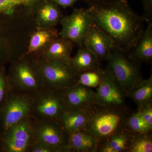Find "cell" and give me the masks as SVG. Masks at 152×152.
<instances>
[{
  "label": "cell",
  "instance_id": "obj_24",
  "mask_svg": "<svg viewBox=\"0 0 152 152\" xmlns=\"http://www.w3.org/2000/svg\"><path fill=\"white\" fill-rule=\"evenodd\" d=\"M131 133L128 152H152V132L147 134Z\"/></svg>",
  "mask_w": 152,
  "mask_h": 152
},
{
  "label": "cell",
  "instance_id": "obj_13",
  "mask_svg": "<svg viewBox=\"0 0 152 152\" xmlns=\"http://www.w3.org/2000/svg\"><path fill=\"white\" fill-rule=\"evenodd\" d=\"M83 45L96 55L101 62L107 61L114 48L111 39L94 22L85 37Z\"/></svg>",
  "mask_w": 152,
  "mask_h": 152
},
{
  "label": "cell",
  "instance_id": "obj_21",
  "mask_svg": "<svg viewBox=\"0 0 152 152\" xmlns=\"http://www.w3.org/2000/svg\"><path fill=\"white\" fill-rule=\"evenodd\" d=\"M130 137V132L124 127L103 143L99 152H128Z\"/></svg>",
  "mask_w": 152,
  "mask_h": 152
},
{
  "label": "cell",
  "instance_id": "obj_30",
  "mask_svg": "<svg viewBox=\"0 0 152 152\" xmlns=\"http://www.w3.org/2000/svg\"><path fill=\"white\" fill-rule=\"evenodd\" d=\"M30 152H62V151L61 150L58 148L35 142L31 148Z\"/></svg>",
  "mask_w": 152,
  "mask_h": 152
},
{
  "label": "cell",
  "instance_id": "obj_2",
  "mask_svg": "<svg viewBox=\"0 0 152 152\" xmlns=\"http://www.w3.org/2000/svg\"><path fill=\"white\" fill-rule=\"evenodd\" d=\"M11 91L32 98L45 88L35 58L20 56L12 63L7 75Z\"/></svg>",
  "mask_w": 152,
  "mask_h": 152
},
{
  "label": "cell",
  "instance_id": "obj_3",
  "mask_svg": "<svg viewBox=\"0 0 152 152\" xmlns=\"http://www.w3.org/2000/svg\"><path fill=\"white\" fill-rule=\"evenodd\" d=\"M86 112L89 121L84 130L94 136L101 145L124 127L126 119L130 113L128 109L110 108L98 105Z\"/></svg>",
  "mask_w": 152,
  "mask_h": 152
},
{
  "label": "cell",
  "instance_id": "obj_11",
  "mask_svg": "<svg viewBox=\"0 0 152 152\" xmlns=\"http://www.w3.org/2000/svg\"><path fill=\"white\" fill-rule=\"evenodd\" d=\"M33 134L35 142L71 152L68 148L69 134L59 123L34 120Z\"/></svg>",
  "mask_w": 152,
  "mask_h": 152
},
{
  "label": "cell",
  "instance_id": "obj_33",
  "mask_svg": "<svg viewBox=\"0 0 152 152\" xmlns=\"http://www.w3.org/2000/svg\"><path fill=\"white\" fill-rule=\"evenodd\" d=\"M0 134H1V133H0Z\"/></svg>",
  "mask_w": 152,
  "mask_h": 152
},
{
  "label": "cell",
  "instance_id": "obj_19",
  "mask_svg": "<svg viewBox=\"0 0 152 152\" xmlns=\"http://www.w3.org/2000/svg\"><path fill=\"white\" fill-rule=\"evenodd\" d=\"M73 45L71 41L59 36L52 41L39 57L45 60H59L69 63Z\"/></svg>",
  "mask_w": 152,
  "mask_h": 152
},
{
  "label": "cell",
  "instance_id": "obj_23",
  "mask_svg": "<svg viewBox=\"0 0 152 152\" xmlns=\"http://www.w3.org/2000/svg\"><path fill=\"white\" fill-rule=\"evenodd\" d=\"M127 97L132 99L141 108L147 104L152 102V76L142 81L128 94Z\"/></svg>",
  "mask_w": 152,
  "mask_h": 152
},
{
  "label": "cell",
  "instance_id": "obj_28",
  "mask_svg": "<svg viewBox=\"0 0 152 152\" xmlns=\"http://www.w3.org/2000/svg\"><path fill=\"white\" fill-rule=\"evenodd\" d=\"M138 111L144 121L152 128V102L147 104Z\"/></svg>",
  "mask_w": 152,
  "mask_h": 152
},
{
  "label": "cell",
  "instance_id": "obj_14",
  "mask_svg": "<svg viewBox=\"0 0 152 152\" xmlns=\"http://www.w3.org/2000/svg\"><path fill=\"white\" fill-rule=\"evenodd\" d=\"M58 37L59 34L54 27H38L31 36L27 50L21 56H40L52 41Z\"/></svg>",
  "mask_w": 152,
  "mask_h": 152
},
{
  "label": "cell",
  "instance_id": "obj_25",
  "mask_svg": "<svg viewBox=\"0 0 152 152\" xmlns=\"http://www.w3.org/2000/svg\"><path fill=\"white\" fill-rule=\"evenodd\" d=\"M124 127L135 134H147L152 130V128L144 121L138 110L133 113H129L126 119Z\"/></svg>",
  "mask_w": 152,
  "mask_h": 152
},
{
  "label": "cell",
  "instance_id": "obj_15",
  "mask_svg": "<svg viewBox=\"0 0 152 152\" xmlns=\"http://www.w3.org/2000/svg\"><path fill=\"white\" fill-rule=\"evenodd\" d=\"M59 6L51 0H44L36 11L38 27H55L64 17Z\"/></svg>",
  "mask_w": 152,
  "mask_h": 152
},
{
  "label": "cell",
  "instance_id": "obj_16",
  "mask_svg": "<svg viewBox=\"0 0 152 152\" xmlns=\"http://www.w3.org/2000/svg\"><path fill=\"white\" fill-rule=\"evenodd\" d=\"M70 64L78 74L91 71H99L102 69L97 56L83 46L79 47L75 56L71 58Z\"/></svg>",
  "mask_w": 152,
  "mask_h": 152
},
{
  "label": "cell",
  "instance_id": "obj_4",
  "mask_svg": "<svg viewBox=\"0 0 152 152\" xmlns=\"http://www.w3.org/2000/svg\"><path fill=\"white\" fill-rule=\"evenodd\" d=\"M107 69L126 97L143 80L140 64L132 59L128 53L114 48L107 60Z\"/></svg>",
  "mask_w": 152,
  "mask_h": 152
},
{
  "label": "cell",
  "instance_id": "obj_27",
  "mask_svg": "<svg viewBox=\"0 0 152 152\" xmlns=\"http://www.w3.org/2000/svg\"><path fill=\"white\" fill-rule=\"evenodd\" d=\"M10 91L7 75L3 66L0 68V108Z\"/></svg>",
  "mask_w": 152,
  "mask_h": 152
},
{
  "label": "cell",
  "instance_id": "obj_29",
  "mask_svg": "<svg viewBox=\"0 0 152 152\" xmlns=\"http://www.w3.org/2000/svg\"><path fill=\"white\" fill-rule=\"evenodd\" d=\"M143 7V18L147 23L152 24V0H141Z\"/></svg>",
  "mask_w": 152,
  "mask_h": 152
},
{
  "label": "cell",
  "instance_id": "obj_31",
  "mask_svg": "<svg viewBox=\"0 0 152 152\" xmlns=\"http://www.w3.org/2000/svg\"><path fill=\"white\" fill-rule=\"evenodd\" d=\"M51 1L56 3L59 7L66 8L68 7H72L74 4L78 0H51Z\"/></svg>",
  "mask_w": 152,
  "mask_h": 152
},
{
  "label": "cell",
  "instance_id": "obj_20",
  "mask_svg": "<svg viewBox=\"0 0 152 152\" xmlns=\"http://www.w3.org/2000/svg\"><path fill=\"white\" fill-rule=\"evenodd\" d=\"M88 121V115L86 111L67 110L62 117L60 124L69 134L84 130Z\"/></svg>",
  "mask_w": 152,
  "mask_h": 152
},
{
  "label": "cell",
  "instance_id": "obj_6",
  "mask_svg": "<svg viewBox=\"0 0 152 152\" xmlns=\"http://www.w3.org/2000/svg\"><path fill=\"white\" fill-rule=\"evenodd\" d=\"M35 58L45 88L62 90L77 84L79 74L74 70L69 63L59 60H45L40 57Z\"/></svg>",
  "mask_w": 152,
  "mask_h": 152
},
{
  "label": "cell",
  "instance_id": "obj_26",
  "mask_svg": "<svg viewBox=\"0 0 152 152\" xmlns=\"http://www.w3.org/2000/svg\"><path fill=\"white\" fill-rule=\"evenodd\" d=\"M103 68L99 71H91L79 74L76 85H82L91 88H97L101 81Z\"/></svg>",
  "mask_w": 152,
  "mask_h": 152
},
{
  "label": "cell",
  "instance_id": "obj_10",
  "mask_svg": "<svg viewBox=\"0 0 152 152\" xmlns=\"http://www.w3.org/2000/svg\"><path fill=\"white\" fill-rule=\"evenodd\" d=\"M96 92L97 104L113 109H128L126 98L121 87L107 69H103L100 83Z\"/></svg>",
  "mask_w": 152,
  "mask_h": 152
},
{
  "label": "cell",
  "instance_id": "obj_7",
  "mask_svg": "<svg viewBox=\"0 0 152 152\" xmlns=\"http://www.w3.org/2000/svg\"><path fill=\"white\" fill-rule=\"evenodd\" d=\"M34 119L23 120L0 134V151L30 152L35 142L33 134Z\"/></svg>",
  "mask_w": 152,
  "mask_h": 152
},
{
  "label": "cell",
  "instance_id": "obj_5",
  "mask_svg": "<svg viewBox=\"0 0 152 152\" xmlns=\"http://www.w3.org/2000/svg\"><path fill=\"white\" fill-rule=\"evenodd\" d=\"M67 110L61 90L45 88L32 98L31 116L35 121L60 123Z\"/></svg>",
  "mask_w": 152,
  "mask_h": 152
},
{
  "label": "cell",
  "instance_id": "obj_22",
  "mask_svg": "<svg viewBox=\"0 0 152 152\" xmlns=\"http://www.w3.org/2000/svg\"><path fill=\"white\" fill-rule=\"evenodd\" d=\"M44 0H0V13L14 15L18 11L28 13L36 12L39 5Z\"/></svg>",
  "mask_w": 152,
  "mask_h": 152
},
{
  "label": "cell",
  "instance_id": "obj_12",
  "mask_svg": "<svg viewBox=\"0 0 152 152\" xmlns=\"http://www.w3.org/2000/svg\"><path fill=\"white\" fill-rule=\"evenodd\" d=\"M61 93L67 110L87 111L97 105L96 92L92 88L75 85L62 90Z\"/></svg>",
  "mask_w": 152,
  "mask_h": 152
},
{
  "label": "cell",
  "instance_id": "obj_8",
  "mask_svg": "<svg viewBox=\"0 0 152 152\" xmlns=\"http://www.w3.org/2000/svg\"><path fill=\"white\" fill-rule=\"evenodd\" d=\"M32 102V98L11 91L0 108V132L31 117Z\"/></svg>",
  "mask_w": 152,
  "mask_h": 152
},
{
  "label": "cell",
  "instance_id": "obj_32",
  "mask_svg": "<svg viewBox=\"0 0 152 152\" xmlns=\"http://www.w3.org/2000/svg\"><path fill=\"white\" fill-rule=\"evenodd\" d=\"M88 6L92 5L98 4H103V3L110 2L118 0H82Z\"/></svg>",
  "mask_w": 152,
  "mask_h": 152
},
{
  "label": "cell",
  "instance_id": "obj_17",
  "mask_svg": "<svg viewBox=\"0 0 152 152\" xmlns=\"http://www.w3.org/2000/svg\"><path fill=\"white\" fill-rule=\"evenodd\" d=\"M100 146L94 136L84 130L69 134L68 148L71 152H98Z\"/></svg>",
  "mask_w": 152,
  "mask_h": 152
},
{
  "label": "cell",
  "instance_id": "obj_1",
  "mask_svg": "<svg viewBox=\"0 0 152 152\" xmlns=\"http://www.w3.org/2000/svg\"><path fill=\"white\" fill-rule=\"evenodd\" d=\"M93 22L110 37L114 48L129 53L144 31L145 20L133 10L127 0L89 6Z\"/></svg>",
  "mask_w": 152,
  "mask_h": 152
},
{
  "label": "cell",
  "instance_id": "obj_18",
  "mask_svg": "<svg viewBox=\"0 0 152 152\" xmlns=\"http://www.w3.org/2000/svg\"><path fill=\"white\" fill-rule=\"evenodd\" d=\"M128 53L132 59L140 64L151 61L152 24L148 23L135 46Z\"/></svg>",
  "mask_w": 152,
  "mask_h": 152
},
{
  "label": "cell",
  "instance_id": "obj_9",
  "mask_svg": "<svg viewBox=\"0 0 152 152\" xmlns=\"http://www.w3.org/2000/svg\"><path fill=\"white\" fill-rule=\"evenodd\" d=\"M93 23L88 9H74L70 15L63 17L60 21L61 30L59 36L79 47L83 46L85 37Z\"/></svg>",
  "mask_w": 152,
  "mask_h": 152
}]
</instances>
